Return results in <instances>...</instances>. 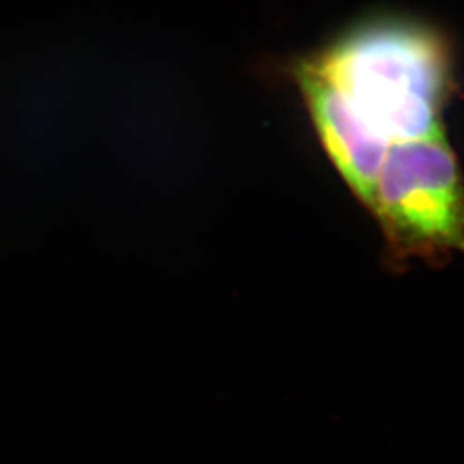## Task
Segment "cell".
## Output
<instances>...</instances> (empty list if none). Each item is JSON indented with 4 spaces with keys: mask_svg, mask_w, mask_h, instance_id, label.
<instances>
[{
    "mask_svg": "<svg viewBox=\"0 0 464 464\" xmlns=\"http://www.w3.org/2000/svg\"><path fill=\"white\" fill-rule=\"evenodd\" d=\"M312 63L389 147L444 133L452 66L444 38L430 28L366 23Z\"/></svg>",
    "mask_w": 464,
    "mask_h": 464,
    "instance_id": "1",
    "label": "cell"
},
{
    "mask_svg": "<svg viewBox=\"0 0 464 464\" xmlns=\"http://www.w3.org/2000/svg\"><path fill=\"white\" fill-rule=\"evenodd\" d=\"M368 210L396 262L464 255V181L446 134L389 147Z\"/></svg>",
    "mask_w": 464,
    "mask_h": 464,
    "instance_id": "2",
    "label": "cell"
},
{
    "mask_svg": "<svg viewBox=\"0 0 464 464\" xmlns=\"http://www.w3.org/2000/svg\"><path fill=\"white\" fill-rule=\"evenodd\" d=\"M296 78L322 147L349 189L368 208L389 145L366 126L312 59L299 64Z\"/></svg>",
    "mask_w": 464,
    "mask_h": 464,
    "instance_id": "3",
    "label": "cell"
}]
</instances>
